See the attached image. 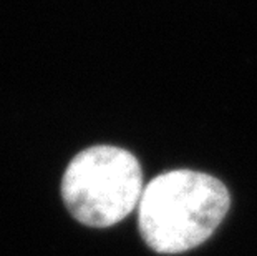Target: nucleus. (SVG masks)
<instances>
[{"instance_id": "nucleus-1", "label": "nucleus", "mask_w": 257, "mask_h": 256, "mask_svg": "<svg viewBox=\"0 0 257 256\" xmlns=\"http://www.w3.org/2000/svg\"><path fill=\"white\" fill-rule=\"evenodd\" d=\"M229 205L227 188L214 177L193 170L161 173L141 195V238L156 253L188 251L216 231Z\"/></svg>"}, {"instance_id": "nucleus-2", "label": "nucleus", "mask_w": 257, "mask_h": 256, "mask_svg": "<svg viewBox=\"0 0 257 256\" xmlns=\"http://www.w3.org/2000/svg\"><path fill=\"white\" fill-rule=\"evenodd\" d=\"M143 173L128 150L96 145L78 153L65 170L62 198L75 220L93 228L124 220L143 195Z\"/></svg>"}]
</instances>
